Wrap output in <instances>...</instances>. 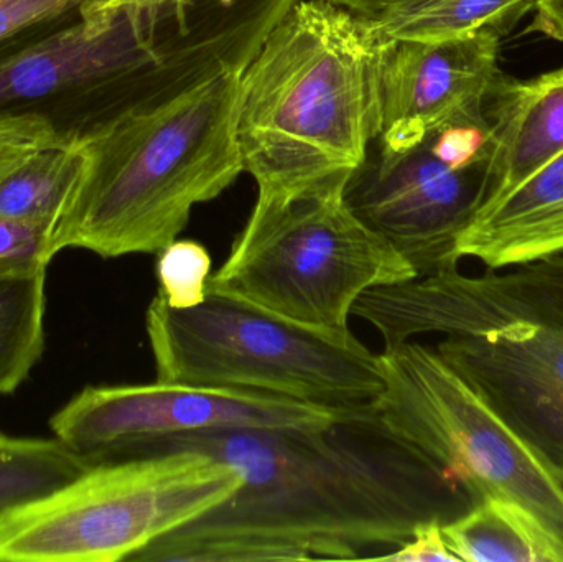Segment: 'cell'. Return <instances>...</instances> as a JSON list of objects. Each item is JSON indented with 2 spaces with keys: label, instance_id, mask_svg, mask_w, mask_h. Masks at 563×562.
I'll return each mask as SVG.
<instances>
[{
  "label": "cell",
  "instance_id": "obj_1",
  "mask_svg": "<svg viewBox=\"0 0 563 562\" xmlns=\"http://www.w3.org/2000/svg\"><path fill=\"white\" fill-rule=\"evenodd\" d=\"M211 455L241 487L134 562L379 560L419 525L459 517V488L394 441L373 409L317 429H224L177 436L134 458Z\"/></svg>",
  "mask_w": 563,
  "mask_h": 562
},
{
  "label": "cell",
  "instance_id": "obj_2",
  "mask_svg": "<svg viewBox=\"0 0 563 562\" xmlns=\"http://www.w3.org/2000/svg\"><path fill=\"white\" fill-rule=\"evenodd\" d=\"M247 63L63 134L79 170L55 228L56 250L111 260L158 254L177 240L194 208L220 197L244 172L236 122Z\"/></svg>",
  "mask_w": 563,
  "mask_h": 562
},
{
  "label": "cell",
  "instance_id": "obj_3",
  "mask_svg": "<svg viewBox=\"0 0 563 562\" xmlns=\"http://www.w3.org/2000/svg\"><path fill=\"white\" fill-rule=\"evenodd\" d=\"M390 40L371 16L298 0L241 76L236 137L257 207H276L364 161L383 128Z\"/></svg>",
  "mask_w": 563,
  "mask_h": 562
},
{
  "label": "cell",
  "instance_id": "obj_4",
  "mask_svg": "<svg viewBox=\"0 0 563 562\" xmlns=\"http://www.w3.org/2000/svg\"><path fill=\"white\" fill-rule=\"evenodd\" d=\"M353 316L384 346L442 335L440 356L563 472V253L482 276L455 267L373 287Z\"/></svg>",
  "mask_w": 563,
  "mask_h": 562
},
{
  "label": "cell",
  "instance_id": "obj_5",
  "mask_svg": "<svg viewBox=\"0 0 563 562\" xmlns=\"http://www.w3.org/2000/svg\"><path fill=\"white\" fill-rule=\"evenodd\" d=\"M157 382L282 396L346 412L371 411L384 392L379 355L353 332L291 322L227 294L191 309L161 296L145 316Z\"/></svg>",
  "mask_w": 563,
  "mask_h": 562
},
{
  "label": "cell",
  "instance_id": "obj_6",
  "mask_svg": "<svg viewBox=\"0 0 563 562\" xmlns=\"http://www.w3.org/2000/svg\"><path fill=\"white\" fill-rule=\"evenodd\" d=\"M347 177L276 207L254 205L230 256L211 274L208 293L246 300L311 329L347 333L364 293L416 279L413 267L347 207Z\"/></svg>",
  "mask_w": 563,
  "mask_h": 562
},
{
  "label": "cell",
  "instance_id": "obj_7",
  "mask_svg": "<svg viewBox=\"0 0 563 562\" xmlns=\"http://www.w3.org/2000/svg\"><path fill=\"white\" fill-rule=\"evenodd\" d=\"M240 487L233 467L197 451L95 465L0 515V561H131Z\"/></svg>",
  "mask_w": 563,
  "mask_h": 562
},
{
  "label": "cell",
  "instance_id": "obj_8",
  "mask_svg": "<svg viewBox=\"0 0 563 562\" xmlns=\"http://www.w3.org/2000/svg\"><path fill=\"white\" fill-rule=\"evenodd\" d=\"M384 392L373 416L394 441L470 502L505 498L563 541L558 472L432 346L407 340L379 353Z\"/></svg>",
  "mask_w": 563,
  "mask_h": 562
},
{
  "label": "cell",
  "instance_id": "obj_9",
  "mask_svg": "<svg viewBox=\"0 0 563 562\" xmlns=\"http://www.w3.org/2000/svg\"><path fill=\"white\" fill-rule=\"evenodd\" d=\"M492 148L486 124L442 129L402 151L374 139L347 177L344 200L417 277L455 269L460 234L485 197Z\"/></svg>",
  "mask_w": 563,
  "mask_h": 562
},
{
  "label": "cell",
  "instance_id": "obj_10",
  "mask_svg": "<svg viewBox=\"0 0 563 562\" xmlns=\"http://www.w3.org/2000/svg\"><path fill=\"white\" fill-rule=\"evenodd\" d=\"M366 412V411H364ZM360 412L282 396L157 382L88 386L49 419L53 436L89 467L125 461L155 442L224 429H317Z\"/></svg>",
  "mask_w": 563,
  "mask_h": 562
},
{
  "label": "cell",
  "instance_id": "obj_11",
  "mask_svg": "<svg viewBox=\"0 0 563 562\" xmlns=\"http://www.w3.org/2000/svg\"><path fill=\"white\" fill-rule=\"evenodd\" d=\"M499 40L496 32L390 40L377 144L402 151L442 129L485 125L486 99L499 76Z\"/></svg>",
  "mask_w": 563,
  "mask_h": 562
},
{
  "label": "cell",
  "instance_id": "obj_12",
  "mask_svg": "<svg viewBox=\"0 0 563 562\" xmlns=\"http://www.w3.org/2000/svg\"><path fill=\"white\" fill-rule=\"evenodd\" d=\"M485 119L493 148L479 210L563 152V68L526 81L498 76Z\"/></svg>",
  "mask_w": 563,
  "mask_h": 562
},
{
  "label": "cell",
  "instance_id": "obj_13",
  "mask_svg": "<svg viewBox=\"0 0 563 562\" xmlns=\"http://www.w3.org/2000/svg\"><path fill=\"white\" fill-rule=\"evenodd\" d=\"M563 253V152L515 190L476 211L456 254L488 269L521 266Z\"/></svg>",
  "mask_w": 563,
  "mask_h": 562
},
{
  "label": "cell",
  "instance_id": "obj_14",
  "mask_svg": "<svg viewBox=\"0 0 563 562\" xmlns=\"http://www.w3.org/2000/svg\"><path fill=\"white\" fill-rule=\"evenodd\" d=\"M460 562H563V541L528 508L505 498L476 502L442 527Z\"/></svg>",
  "mask_w": 563,
  "mask_h": 562
},
{
  "label": "cell",
  "instance_id": "obj_15",
  "mask_svg": "<svg viewBox=\"0 0 563 562\" xmlns=\"http://www.w3.org/2000/svg\"><path fill=\"white\" fill-rule=\"evenodd\" d=\"M538 0H399L371 16L389 40H442L508 33Z\"/></svg>",
  "mask_w": 563,
  "mask_h": 562
},
{
  "label": "cell",
  "instance_id": "obj_16",
  "mask_svg": "<svg viewBox=\"0 0 563 562\" xmlns=\"http://www.w3.org/2000/svg\"><path fill=\"white\" fill-rule=\"evenodd\" d=\"M46 273L0 277V396L29 378L45 350Z\"/></svg>",
  "mask_w": 563,
  "mask_h": 562
},
{
  "label": "cell",
  "instance_id": "obj_17",
  "mask_svg": "<svg viewBox=\"0 0 563 562\" xmlns=\"http://www.w3.org/2000/svg\"><path fill=\"white\" fill-rule=\"evenodd\" d=\"M68 141L43 148L0 181V217L56 228L78 177Z\"/></svg>",
  "mask_w": 563,
  "mask_h": 562
},
{
  "label": "cell",
  "instance_id": "obj_18",
  "mask_svg": "<svg viewBox=\"0 0 563 562\" xmlns=\"http://www.w3.org/2000/svg\"><path fill=\"white\" fill-rule=\"evenodd\" d=\"M88 469L56 438L0 434V515L58 491Z\"/></svg>",
  "mask_w": 563,
  "mask_h": 562
},
{
  "label": "cell",
  "instance_id": "obj_19",
  "mask_svg": "<svg viewBox=\"0 0 563 562\" xmlns=\"http://www.w3.org/2000/svg\"><path fill=\"white\" fill-rule=\"evenodd\" d=\"M211 256L203 244L175 240L158 253V296L174 309H191L207 299Z\"/></svg>",
  "mask_w": 563,
  "mask_h": 562
},
{
  "label": "cell",
  "instance_id": "obj_20",
  "mask_svg": "<svg viewBox=\"0 0 563 562\" xmlns=\"http://www.w3.org/2000/svg\"><path fill=\"white\" fill-rule=\"evenodd\" d=\"M58 253L55 228L0 217V277L46 273Z\"/></svg>",
  "mask_w": 563,
  "mask_h": 562
},
{
  "label": "cell",
  "instance_id": "obj_21",
  "mask_svg": "<svg viewBox=\"0 0 563 562\" xmlns=\"http://www.w3.org/2000/svg\"><path fill=\"white\" fill-rule=\"evenodd\" d=\"M65 141L53 119L45 112H2L0 114V181L36 152Z\"/></svg>",
  "mask_w": 563,
  "mask_h": 562
},
{
  "label": "cell",
  "instance_id": "obj_22",
  "mask_svg": "<svg viewBox=\"0 0 563 562\" xmlns=\"http://www.w3.org/2000/svg\"><path fill=\"white\" fill-rule=\"evenodd\" d=\"M79 0H0V48L78 12Z\"/></svg>",
  "mask_w": 563,
  "mask_h": 562
},
{
  "label": "cell",
  "instance_id": "obj_23",
  "mask_svg": "<svg viewBox=\"0 0 563 562\" xmlns=\"http://www.w3.org/2000/svg\"><path fill=\"white\" fill-rule=\"evenodd\" d=\"M443 524L445 521L430 520L419 525L407 543L384 554L377 561L460 562L446 544L442 530Z\"/></svg>",
  "mask_w": 563,
  "mask_h": 562
},
{
  "label": "cell",
  "instance_id": "obj_24",
  "mask_svg": "<svg viewBox=\"0 0 563 562\" xmlns=\"http://www.w3.org/2000/svg\"><path fill=\"white\" fill-rule=\"evenodd\" d=\"M528 33H541L563 42V0H538Z\"/></svg>",
  "mask_w": 563,
  "mask_h": 562
},
{
  "label": "cell",
  "instance_id": "obj_25",
  "mask_svg": "<svg viewBox=\"0 0 563 562\" xmlns=\"http://www.w3.org/2000/svg\"><path fill=\"white\" fill-rule=\"evenodd\" d=\"M82 10H96V12H114V10H157L177 9L187 7L197 0H79Z\"/></svg>",
  "mask_w": 563,
  "mask_h": 562
},
{
  "label": "cell",
  "instance_id": "obj_26",
  "mask_svg": "<svg viewBox=\"0 0 563 562\" xmlns=\"http://www.w3.org/2000/svg\"><path fill=\"white\" fill-rule=\"evenodd\" d=\"M336 5L344 7L351 12L360 13L364 16H373L376 13L383 12L387 7L394 5L399 0H330Z\"/></svg>",
  "mask_w": 563,
  "mask_h": 562
},
{
  "label": "cell",
  "instance_id": "obj_27",
  "mask_svg": "<svg viewBox=\"0 0 563 562\" xmlns=\"http://www.w3.org/2000/svg\"><path fill=\"white\" fill-rule=\"evenodd\" d=\"M555 472H558L559 478H561L562 484H563V472H559V471H555Z\"/></svg>",
  "mask_w": 563,
  "mask_h": 562
}]
</instances>
